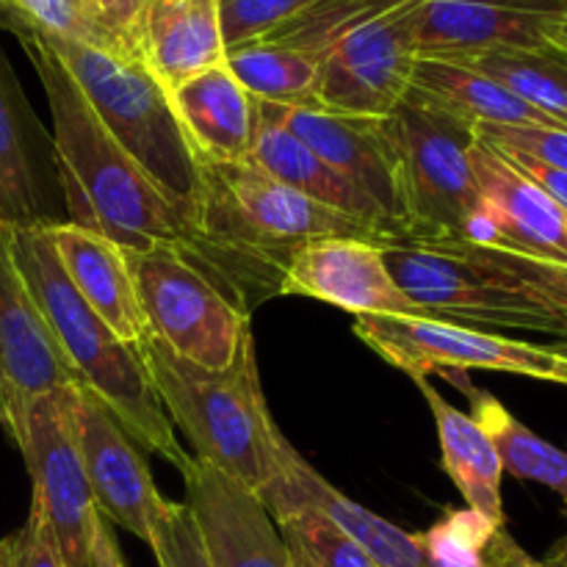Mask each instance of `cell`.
I'll use <instances>...</instances> for the list:
<instances>
[{"instance_id":"obj_40","label":"cell","mask_w":567,"mask_h":567,"mask_svg":"<svg viewBox=\"0 0 567 567\" xmlns=\"http://www.w3.org/2000/svg\"><path fill=\"white\" fill-rule=\"evenodd\" d=\"M504 567H567V535L557 543V546H554L551 557L543 559V563H540V559L529 557V554H526L520 546H515L513 554L507 557V565H504Z\"/></svg>"},{"instance_id":"obj_28","label":"cell","mask_w":567,"mask_h":567,"mask_svg":"<svg viewBox=\"0 0 567 567\" xmlns=\"http://www.w3.org/2000/svg\"><path fill=\"white\" fill-rule=\"evenodd\" d=\"M454 64H465L480 70L535 105L537 111L567 127V53L557 48L535 50H491L460 59Z\"/></svg>"},{"instance_id":"obj_35","label":"cell","mask_w":567,"mask_h":567,"mask_svg":"<svg viewBox=\"0 0 567 567\" xmlns=\"http://www.w3.org/2000/svg\"><path fill=\"white\" fill-rule=\"evenodd\" d=\"M476 138L493 150H518L567 172V127L474 125Z\"/></svg>"},{"instance_id":"obj_32","label":"cell","mask_w":567,"mask_h":567,"mask_svg":"<svg viewBox=\"0 0 567 567\" xmlns=\"http://www.w3.org/2000/svg\"><path fill=\"white\" fill-rule=\"evenodd\" d=\"M266 509L280 529L293 567H380L316 509L293 502H271Z\"/></svg>"},{"instance_id":"obj_22","label":"cell","mask_w":567,"mask_h":567,"mask_svg":"<svg viewBox=\"0 0 567 567\" xmlns=\"http://www.w3.org/2000/svg\"><path fill=\"white\" fill-rule=\"evenodd\" d=\"M177 122L194 153L205 161H238L252 150L258 109L255 97L227 70L210 66L169 92Z\"/></svg>"},{"instance_id":"obj_4","label":"cell","mask_w":567,"mask_h":567,"mask_svg":"<svg viewBox=\"0 0 567 567\" xmlns=\"http://www.w3.org/2000/svg\"><path fill=\"white\" fill-rule=\"evenodd\" d=\"M136 349L169 421L194 443V457L255 493L282 474L291 443L277 430L266 404L252 338L221 371L177 358L153 332Z\"/></svg>"},{"instance_id":"obj_37","label":"cell","mask_w":567,"mask_h":567,"mask_svg":"<svg viewBox=\"0 0 567 567\" xmlns=\"http://www.w3.org/2000/svg\"><path fill=\"white\" fill-rule=\"evenodd\" d=\"M496 153L502 155V158H507L520 175L529 177L535 186H540L543 192L559 205V208L567 210V172L557 169V166L546 164V161L540 158H532V155L518 153V150H496Z\"/></svg>"},{"instance_id":"obj_12","label":"cell","mask_w":567,"mask_h":567,"mask_svg":"<svg viewBox=\"0 0 567 567\" xmlns=\"http://www.w3.org/2000/svg\"><path fill=\"white\" fill-rule=\"evenodd\" d=\"M258 103L260 114L308 144L324 164L347 177L385 214L399 238L413 236L402 153L391 116H347L316 105Z\"/></svg>"},{"instance_id":"obj_25","label":"cell","mask_w":567,"mask_h":567,"mask_svg":"<svg viewBox=\"0 0 567 567\" xmlns=\"http://www.w3.org/2000/svg\"><path fill=\"white\" fill-rule=\"evenodd\" d=\"M413 89L471 125L563 127L480 70L441 59H419Z\"/></svg>"},{"instance_id":"obj_17","label":"cell","mask_w":567,"mask_h":567,"mask_svg":"<svg viewBox=\"0 0 567 567\" xmlns=\"http://www.w3.org/2000/svg\"><path fill=\"white\" fill-rule=\"evenodd\" d=\"M81 385L0 244V424L11 432L44 393Z\"/></svg>"},{"instance_id":"obj_39","label":"cell","mask_w":567,"mask_h":567,"mask_svg":"<svg viewBox=\"0 0 567 567\" xmlns=\"http://www.w3.org/2000/svg\"><path fill=\"white\" fill-rule=\"evenodd\" d=\"M92 567H127L120 543L114 537V529H111V520H105L103 515H100L97 535H94Z\"/></svg>"},{"instance_id":"obj_14","label":"cell","mask_w":567,"mask_h":567,"mask_svg":"<svg viewBox=\"0 0 567 567\" xmlns=\"http://www.w3.org/2000/svg\"><path fill=\"white\" fill-rule=\"evenodd\" d=\"M70 410L83 468L100 515L150 543V524L164 496L125 426L86 388H70Z\"/></svg>"},{"instance_id":"obj_41","label":"cell","mask_w":567,"mask_h":567,"mask_svg":"<svg viewBox=\"0 0 567 567\" xmlns=\"http://www.w3.org/2000/svg\"><path fill=\"white\" fill-rule=\"evenodd\" d=\"M543 37H546V42L551 44V48H557V50H563V53H567V9L548 17Z\"/></svg>"},{"instance_id":"obj_20","label":"cell","mask_w":567,"mask_h":567,"mask_svg":"<svg viewBox=\"0 0 567 567\" xmlns=\"http://www.w3.org/2000/svg\"><path fill=\"white\" fill-rule=\"evenodd\" d=\"M258 496L264 498V504L293 502L316 509L327 520H332L349 540L358 543L380 567H426L421 535H410L343 496L313 465L305 463V457L293 446H288L282 474Z\"/></svg>"},{"instance_id":"obj_1","label":"cell","mask_w":567,"mask_h":567,"mask_svg":"<svg viewBox=\"0 0 567 567\" xmlns=\"http://www.w3.org/2000/svg\"><path fill=\"white\" fill-rule=\"evenodd\" d=\"M53 116V155L72 225L100 233L122 249L169 247L214 280L238 308L252 313L241 271L214 241L188 225L136 161L114 142L42 37L17 28Z\"/></svg>"},{"instance_id":"obj_34","label":"cell","mask_w":567,"mask_h":567,"mask_svg":"<svg viewBox=\"0 0 567 567\" xmlns=\"http://www.w3.org/2000/svg\"><path fill=\"white\" fill-rule=\"evenodd\" d=\"M147 546L153 548L158 567H208L186 504L166 502V498L161 502L150 524Z\"/></svg>"},{"instance_id":"obj_10","label":"cell","mask_w":567,"mask_h":567,"mask_svg":"<svg viewBox=\"0 0 567 567\" xmlns=\"http://www.w3.org/2000/svg\"><path fill=\"white\" fill-rule=\"evenodd\" d=\"M9 437L20 449L31 474V507L48 520L64 565L92 567L100 509L75 441L70 388L44 393L28 404Z\"/></svg>"},{"instance_id":"obj_13","label":"cell","mask_w":567,"mask_h":567,"mask_svg":"<svg viewBox=\"0 0 567 567\" xmlns=\"http://www.w3.org/2000/svg\"><path fill=\"white\" fill-rule=\"evenodd\" d=\"M480 210L465 236L567 269V210L476 138L471 150Z\"/></svg>"},{"instance_id":"obj_3","label":"cell","mask_w":567,"mask_h":567,"mask_svg":"<svg viewBox=\"0 0 567 567\" xmlns=\"http://www.w3.org/2000/svg\"><path fill=\"white\" fill-rule=\"evenodd\" d=\"M0 244L75 369L81 388L92 391L114 413L133 443L164 457L183 474L192 454L175 437L142 354L83 302L61 269L44 221L33 227H0Z\"/></svg>"},{"instance_id":"obj_7","label":"cell","mask_w":567,"mask_h":567,"mask_svg":"<svg viewBox=\"0 0 567 567\" xmlns=\"http://www.w3.org/2000/svg\"><path fill=\"white\" fill-rule=\"evenodd\" d=\"M150 332L177 358L221 371L252 338L249 310L169 247L125 249Z\"/></svg>"},{"instance_id":"obj_9","label":"cell","mask_w":567,"mask_h":567,"mask_svg":"<svg viewBox=\"0 0 567 567\" xmlns=\"http://www.w3.org/2000/svg\"><path fill=\"white\" fill-rule=\"evenodd\" d=\"M354 336L413 380L435 371L485 369L567 388V341L532 343L419 316H358Z\"/></svg>"},{"instance_id":"obj_19","label":"cell","mask_w":567,"mask_h":567,"mask_svg":"<svg viewBox=\"0 0 567 567\" xmlns=\"http://www.w3.org/2000/svg\"><path fill=\"white\" fill-rule=\"evenodd\" d=\"M59 264L83 302L122 338L136 347L150 332L138 302L125 249L100 233L72 221H44Z\"/></svg>"},{"instance_id":"obj_6","label":"cell","mask_w":567,"mask_h":567,"mask_svg":"<svg viewBox=\"0 0 567 567\" xmlns=\"http://www.w3.org/2000/svg\"><path fill=\"white\" fill-rule=\"evenodd\" d=\"M44 44L64 64L114 142L164 192L177 214L197 227L203 197L199 158L177 122L169 92L144 61L64 39H44Z\"/></svg>"},{"instance_id":"obj_2","label":"cell","mask_w":567,"mask_h":567,"mask_svg":"<svg viewBox=\"0 0 567 567\" xmlns=\"http://www.w3.org/2000/svg\"><path fill=\"white\" fill-rule=\"evenodd\" d=\"M385 264L426 319L468 330L537 332L567 341V269L468 236H404Z\"/></svg>"},{"instance_id":"obj_8","label":"cell","mask_w":567,"mask_h":567,"mask_svg":"<svg viewBox=\"0 0 567 567\" xmlns=\"http://www.w3.org/2000/svg\"><path fill=\"white\" fill-rule=\"evenodd\" d=\"M391 125L402 153L413 236H465L480 210L471 164L474 125L415 89L393 111Z\"/></svg>"},{"instance_id":"obj_42","label":"cell","mask_w":567,"mask_h":567,"mask_svg":"<svg viewBox=\"0 0 567 567\" xmlns=\"http://www.w3.org/2000/svg\"><path fill=\"white\" fill-rule=\"evenodd\" d=\"M498 3L526 6V9H543V11H563V9H567V0H498Z\"/></svg>"},{"instance_id":"obj_33","label":"cell","mask_w":567,"mask_h":567,"mask_svg":"<svg viewBox=\"0 0 567 567\" xmlns=\"http://www.w3.org/2000/svg\"><path fill=\"white\" fill-rule=\"evenodd\" d=\"M319 0H219L225 48L264 42Z\"/></svg>"},{"instance_id":"obj_15","label":"cell","mask_w":567,"mask_h":567,"mask_svg":"<svg viewBox=\"0 0 567 567\" xmlns=\"http://www.w3.org/2000/svg\"><path fill=\"white\" fill-rule=\"evenodd\" d=\"M183 487L208 567H293L275 518L252 487L197 457L183 471Z\"/></svg>"},{"instance_id":"obj_11","label":"cell","mask_w":567,"mask_h":567,"mask_svg":"<svg viewBox=\"0 0 567 567\" xmlns=\"http://www.w3.org/2000/svg\"><path fill=\"white\" fill-rule=\"evenodd\" d=\"M419 50L413 42V0H396L349 28L324 55L316 109L385 120L413 89Z\"/></svg>"},{"instance_id":"obj_36","label":"cell","mask_w":567,"mask_h":567,"mask_svg":"<svg viewBox=\"0 0 567 567\" xmlns=\"http://www.w3.org/2000/svg\"><path fill=\"white\" fill-rule=\"evenodd\" d=\"M0 567H66L39 509L31 507L25 526L0 540Z\"/></svg>"},{"instance_id":"obj_31","label":"cell","mask_w":567,"mask_h":567,"mask_svg":"<svg viewBox=\"0 0 567 567\" xmlns=\"http://www.w3.org/2000/svg\"><path fill=\"white\" fill-rule=\"evenodd\" d=\"M0 22L11 31L22 28L44 39H64L138 59L86 0H0Z\"/></svg>"},{"instance_id":"obj_16","label":"cell","mask_w":567,"mask_h":567,"mask_svg":"<svg viewBox=\"0 0 567 567\" xmlns=\"http://www.w3.org/2000/svg\"><path fill=\"white\" fill-rule=\"evenodd\" d=\"M280 297H310L354 316H419L385 264V249L358 238H321L305 244L288 260Z\"/></svg>"},{"instance_id":"obj_21","label":"cell","mask_w":567,"mask_h":567,"mask_svg":"<svg viewBox=\"0 0 567 567\" xmlns=\"http://www.w3.org/2000/svg\"><path fill=\"white\" fill-rule=\"evenodd\" d=\"M225 55L219 0H150L138 22V59L166 92L225 64Z\"/></svg>"},{"instance_id":"obj_26","label":"cell","mask_w":567,"mask_h":567,"mask_svg":"<svg viewBox=\"0 0 567 567\" xmlns=\"http://www.w3.org/2000/svg\"><path fill=\"white\" fill-rule=\"evenodd\" d=\"M454 385L463 388L465 396L471 399V415L493 441L504 471L557 493L565 502L567 515V452L520 424L493 393L480 391L468 380H454Z\"/></svg>"},{"instance_id":"obj_27","label":"cell","mask_w":567,"mask_h":567,"mask_svg":"<svg viewBox=\"0 0 567 567\" xmlns=\"http://www.w3.org/2000/svg\"><path fill=\"white\" fill-rule=\"evenodd\" d=\"M225 64L260 103L316 105L321 61L313 53L275 42H252L227 50Z\"/></svg>"},{"instance_id":"obj_38","label":"cell","mask_w":567,"mask_h":567,"mask_svg":"<svg viewBox=\"0 0 567 567\" xmlns=\"http://www.w3.org/2000/svg\"><path fill=\"white\" fill-rule=\"evenodd\" d=\"M86 3L138 55V22H142V14L150 0H86Z\"/></svg>"},{"instance_id":"obj_29","label":"cell","mask_w":567,"mask_h":567,"mask_svg":"<svg viewBox=\"0 0 567 567\" xmlns=\"http://www.w3.org/2000/svg\"><path fill=\"white\" fill-rule=\"evenodd\" d=\"M17 94L0 66V227L42 225V199L37 188Z\"/></svg>"},{"instance_id":"obj_24","label":"cell","mask_w":567,"mask_h":567,"mask_svg":"<svg viewBox=\"0 0 567 567\" xmlns=\"http://www.w3.org/2000/svg\"><path fill=\"white\" fill-rule=\"evenodd\" d=\"M419 382L421 393L432 410V419H435L443 452V471L452 476L457 491L463 493L468 509L485 515L493 524L507 526L502 498L504 465L487 432L476 424L474 415L449 404L430 382Z\"/></svg>"},{"instance_id":"obj_30","label":"cell","mask_w":567,"mask_h":567,"mask_svg":"<svg viewBox=\"0 0 567 567\" xmlns=\"http://www.w3.org/2000/svg\"><path fill=\"white\" fill-rule=\"evenodd\" d=\"M426 567H504L518 543L474 509H449L421 535Z\"/></svg>"},{"instance_id":"obj_23","label":"cell","mask_w":567,"mask_h":567,"mask_svg":"<svg viewBox=\"0 0 567 567\" xmlns=\"http://www.w3.org/2000/svg\"><path fill=\"white\" fill-rule=\"evenodd\" d=\"M255 109H258V103H255ZM249 158L264 166L271 177L302 194V197L371 227L385 241L399 238L391 221L385 219V214L363 192H358L347 177L338 175L330 164H324L308 144L299 142L293 133H288L286 127L277 125L275 120H269L260 111L258 122H255Z\"/></svg>"},{"instance_id":"obj_18","label":"cell","mask_w":567,"mask_h":567,"mask_svg":"<svg viewBox=\"0 0 567 567\" xmlns=\"http://www.w3.org/2000/svg\"><path fill=\"white\" fill-rule=\"evenodd\" d=\"M551 14L498 0H413V42L419 59L441 61L548 48L543 31Z\"/></svg>"},{"instance_id":"obj_5","label":"cell","mask_w":567,"mask_h":567,"mask_svg":"<svg viewBox=\"0 0 567 567\" xmlns=\"http://www.w3.org/2000/svg\"><path fill=\"white\" fill-rule=\"evenodd\" d=\"M199 177L197 227L241 271L255 302L280 297L282 271L305 244L321 238L385 244L371 227L288 188L249 155L238 161L199 158Z\"/></svg>"}]
</instances>
